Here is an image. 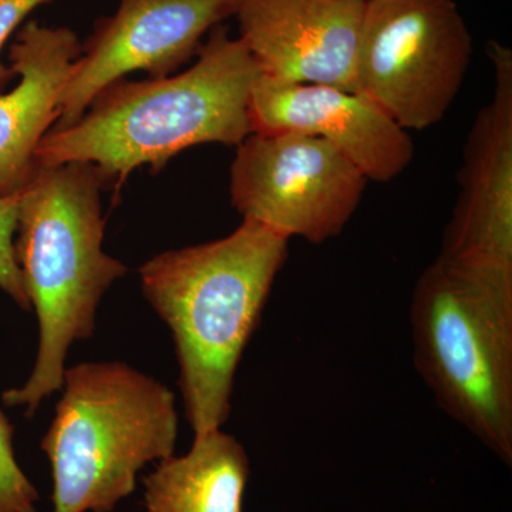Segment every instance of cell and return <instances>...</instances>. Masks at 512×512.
Here are the masks:
<instances>
[{
    "label": "cell",
    "mask_w": 512,
    "mask_h": 512,
    "mask_svg": "<svg viewBox=\"0 0 512 512\" xmlns=\"http://www.w3.org/2000/svg\"><path fill=\"white\" fill-rule=\"evenodd\" d=\"M197 56L175 76L111 83L77 123L46 134L36 165L89 163L104 187L119 188L136 168L161 170L187 148L239 146L252 134L249 101L261 70L241 39L221 25Z\"/></svg>",
    "instance_id": "cell-1"
},
{
    "label": "cell",
    "mask_w": 512,
    "mask_h": 512,
    "mask_svg": "<svg viewBox=\"0 0 512 512\" xmlns=\"http://www.w3.org/2000/svg\"><path fill=\"white\" fill-rule=\"evenodd\" d=\"M288 245V238L242 220L228 237L165 251L140 268L144 296L173 335L194 436L227 423L239 362Z\"/></svg>",
    "instance_id": "cell-2"
},
{
    "label": "cell",
    "mask_w": 512,
    "mask_h": 512,
    "mask_svg": "<svg viewBox=\"0 0 512 512\" xmlns=\"http://www.w3.org/2000/svg\"><path fill=\"white\" fill-rule=\"evenodd\" d=\"M104 188L92 164L36 165L19 194L15 256L39 322V346L28 382L6 390L2 400L28 417L62 390L69 349L92 338L101 298L127 274L123 262L103 251Z\"/></svg>",
    "instance_id": "cell-3"
},
{
    "label": "cell",
    "mask_w": 512,
    "mask_h": 512,
    "mask_svg": "<svg viewBox=\"0 0 512 512\" xmlns=\"http://www.w3.org/2000/svg\"><path fill=\"white\" fill-rule=\"evenodd\" d=\"M63 394L40 447L52 467L53 512H111L138 471L174 456V393L123 362L64 372Z\"/></svg>",
    "instance_id": "cell-4"
},
{
    "label": "cell",
    "mask_w": 512,
    "mask_h": 512,
    "mask_svg": "<svg viewBox=\"0 0 512 512\" xmlns=\"http://www.w3.org/2000/svg\"><path fill=\"white\" fill-rule=\"evenodd\" d=\"M414 366L441 409L512 461V301L436 259L414 286Z\"/></svg>",
    "instance_id": "cell-5"
},
{
    "label": "cell",
    "mask_w": 512,
    "mask_h": 512,
    "mask_svg": "<svg viewBox=\"0 0 512 512\" xmlns=\"http://www.w3.org/2000/svg\"><path fill=\"white\" fill-rule=\"evenodd\" d=\"M471 59L473 36L454 0H367L357 92L404 130L444 119Z\"/></svg>",
    "instance_id": "cell-6"
},
{
    "label": "cell",
    "mask_w": 512,
    "mask_h": 512,
    "mask_svg": "<svg viewBox=\"0 0 512 512\" xmlns=\"http://www.w3.org/2000/svg\"><path fill=\"white\" fill-rule=\"evenodd\" d=\"M365 175L320 138L252 133L231 165V202L244 220L323 244L339 237L365 195Z\"/></svg>",
    "instance_id": "cell-7"
},
{
    "label": "cell",
    "mask_w": 512,
    "mask_h": 512,
    "mask_svg": "<svg viewBox=\"0 0 512 512\" xmlns=\"http://www.w3.org/2000/svg\"><path fill=\"white\" fill-rule=\"evenodd\" d=\"M494 93L477 114L439 261L512 301V53L491 42Z\"/></svg>",
    "instance_id": "cell-8"
},
{
    "label": "cell",
    "mask_w": 512,
    "mask_h": 512,
    "mask_svg": "<svg viewBox=\"0 0 512 512\" xmlns=\"http://www.w3.org/2000/svg\"><path fill=\"white\" fill-rule=\"evenodd\" d=\"M241 0H120L96 23L70 70L52 130L77 123L97 94L127 74L164 79L197 55L202 39L237 13Z\"/></svg>",
    "instance_id": "cell-9"
},
{
    "label": "cell",
    "mask_w": 512,
    "mask_h": 512,
    "mask_svg": "<svg viewBox=\"0 0 512 512\" xmlns=\"http://www.w3.org/2000/svg\"><path fill=\"white\" fill-rule=\"evenodd\" d=\"M367 0H241L239 39L262 76L357 92Z\"/></svg>",
    "instance_id": "cell-10"
},
{
    "label": "cell",
    "mask_w": 512,
    "mask_h": 512,
    "mask_svg": "<svg viewBox=\"0 0 512 512\" xmlns=\"http://www.w3.org/2000/svg\"><path fill=\"white\" fill-rule=\"evenodd\" d=\"M249 116L252 133H298L326 141L367 181L390 183L413 161L409 131L359 92L261 74L252 89Z\"/></svg>",
    "instance_id": "cell-11"
},
{
    "label": "cell",
    "mask_w": 512,
    "mask_h": 512,
    "mask_svg": "<svg viewBox=\"0 0 512 512\" xmlns=\"http://www.w3.org/2000/svg\"><path fill=\"white\" fill-rule=\"evenodd\" d=\"M82 53L73 30L35 20L20 26L9 47L19 82L0 93V198L23 191L36 170V151L59 117L70 70Z\"/></svg>",
    "instance_id": "cell-12"
},
{
    "label": "cell",
    "mask_w": 512,
    "mask_h": 512,
    "mask_svg": "<svg viewBox=\"0 0 512 512\" xmlns=\"http://www.w3.org/2000/svg\"><path fill=\"white\" fill-rule=\"evenodd\" d=\"M248 477L247 451L234 436H194L185 456L160 461L144 478L147 512H244Z\"/></svg>",
    "instance_id": "cell-13"
},
{
    "label": "cell",
    "mask_w": 512,
    "mask_h": 512,
    "mask_svg": "<svg viewBox=\"0 0 512 512\" xmlns=\"http://www.w3.org/2000/svg\"><path fill=\"white\" fill-rule=\"evenodd\" d=\"M15 427L0 410V512H36L37 490L16 461Z\"/></svg>",
    "instance_id": "cell-14"
},
{
    "label": "cell",
    "mask_w": 512,
    "mask_h": 512,
    "mask_svg": "<svg viewBox=\"0 0 512 512\" xmlns=\"http://www.w3.org/2000/svg\"><path fill=\"white\" fill-rule=\"evenodd\" d=\"M19 194L0 198V291L8 293L23 311H32L15 256Z\"/></svg>",
    "instance_id": "cell-15"
},
{
    "label": "cell",
    "mask_w": 512,
    "mask_h": 512,
    "mask_svg": "<svg viewBox=\"0 0 512 512\" xmlns=\"http://www.w3.org/2000/svg\"><path fill=\"white\" fill-rule=\"evenodd\" d=\"M46 2L49 0H0V92L5 89L10 79L16 77L10 66L3 63V47L18 32L23 22H26L30 13Z\"/></svg>",
    "instance_id": "cell-16"
}]
</instances>
